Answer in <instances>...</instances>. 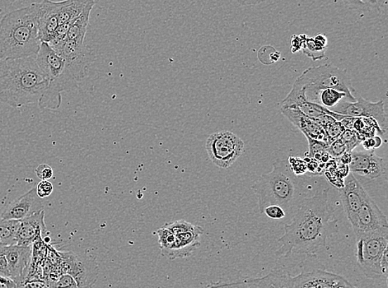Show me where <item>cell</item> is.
<instances>
[{
  "label": "cell",
  "instance_id": "obj_10",
  "mask_svg": "<svg viewBox=\"0 0 388 288\" xmlns=\"http://www.w3.org/2000/svg\"><path fill=\"white\" fill-rule=\"evenodd\" d=\"M355 96L356 101L351 102L341 100L337 105L330 110L333 113L347 115L349 118H367L376 120L383 132L387 130V119L384 108V101H368L361 95Z\"/></svg>",
  "mask_w": 388,
  "mask_h": 288
},
{
  "label": "cell",
  "instance_id": "obj_33",
  "mask_svg": "<svg viewBox=\"0 0 388 288\" xmlns=\"http://www.w3.org/2000/svg\"><path fill=\"white\" fill-rule=\"evenodd\" d=\"M309 151L306 153L307 158H314L316 155H322L326 151L327 144L324 142L314 140L310 137H306Z\"/></svg>",
  "mask_w": 388,
  "mask_h": 288
},
{
  "label": "cell",
  "instance_id": "obj_38",
  "mask_svg": "<svg viewBox=\"0 0 388 288\" xmlns=\"http://www.w3.org/2000/svg\"><path fill=\"white\" fill-rule=\"evenodd\" d=\"M35 173L37 178H39L41 180H49L51 178H53L54 174L53 168L46 164L37 166Z\"/></svg>",
  "mask_w": 388,
  "mask_h": 288
},
{
  "label": "cell",
  "instance_id": "obj_19",
  "mask_svg": "<svg viewBox=\"0 0 388 288\" xmlns=\"http://www.w3.org/2000/svg\"><path fill=\"white\" fill-rule=\"evenodd\" d=\"M36 62L41 70L49 78V82L58 78L64 72L67 64L65 59L48 43L41 42Z\"/></svg>",
  "mask_w": 388,
  "mask_h": 288
},
{
  "label": "cell",
  "instance_id": "obj_40",
  "mask_svg": "<svg viewBox=\"0 0 388 288\" xmlns=\"http://www.w3.org/2000/svg\"><path fill=\"white\" fill-rule=\"evenodd\" d=\"M307 35H293L292 39V52L293 54L298 53L302 51L303 44L305 43Z\"/></svg>",
  "mask_w": 388,
  "mask_h": 288
},
{
  "label": "cell",
  "instance_id": "obj_4",
  "mask_svg": "<svg viewBox=\"0 0 388 288\" xmlns=\"http://www.w3.org/2000/svg\"><path fill=\"white\" fill-rule=\"evenodd\" d=\"M40 3L15 9L0 20V60L21 58L39 53Z\"/></svg>",
  "mask_w": 388,
  "mask_h": 288
},
{
  "label": "cell",
  "instance_id": "obj_6",
  "mask_svg": "<svg viewBox=\"0 0 388 288\" xmlns=\"http://www.w3.org/2000/svg\"><path fill=\"white\" fill-rule=\"evenodd\" d=\"M358 265L370 280H387L388 227L355 237Z\"/></svg>",
  "mask_w": 388,
  "mask_h": 288
},
{
  "label": "cell",
  "instance_id": "obj_16",
  "mask_svg": "<svg viewBox=\"0 0 388 288\" xmlns=\"http://www.w3.org/2000/svg\"><path fill=\"white\" fill-rule=\"evenodd\" d=\"M41 210H44V204L34 187L9 204L2 213L1 218L22 220Z\"/></svg>",
  "mask_w": 388,
  "mask_h": 288
},
{
  "label": "cell",
  "instance_id": "obj_5",
  "mask_svg": "<svg viewBox=\"0 0 388 288\" xmlns=\"http://www.w3.org/2000/svg\"><path fill=\"white\" fill-rule=\"evenodd\" d=\"M241 287L338 288L354 287L346 278L321 269L303 272L296 277L274 271L263 277L240 281Z\"/></svg>",
  "mask_w": 388,
  "mask_h": 288
},
{
  "label": "cell",
  "instance_id": "obj_7",
  "mask_svg": "<svg viewBox=\"0 0 388 288\" xmlns=\"http://www.w3.org/2000/svg\"><path fill=\"white\" fill-rule=\"evenodd\" d=\"M296 81L306 87V99L310 101L316 102L318 92L329 87L345 92L348 101H356V92L354 89L347 70L335 67L332 63L308 68Z\"/></svg>",
  "mask_w": 388,
  "mask_h": 288
},
{
  "label": "cell",
  "instance_id": "obj_43",
  "mask_svg": "<svg viewBox=\"0 0 388 288\" xmlns=\"http://www.w3.org/2000/svg\"><path fill=\"white\" fill-rule=\"evenodd\" d=\"M15 287H18L17 283L11 277L0 274V288Z\"/></svg>",
  "mask_w": 388,
  "mask_h": 288
},
{
  "label": "cell",
  "instance_id": "obj_17",
  "mask_svg": "<svg viewBox=\"0 0 388 288\" xmlns=\"http://www.w3.org/2000/svg\"><path fill=\"white\" fill-rule=\"evenodd\" d=\"M46 232L45 212L41 210L20 220L15 244L23 246L34 245L35 242L43 239Z\"/></svg>",
  "mask_w": 388,
  "mask_h": 288
},
{
  "label": "cell",
  "instance_id": "obj_8",
  "mask_svg": "<svg viewBox=\"0 0 388 288\" xmlns=\"http://www.w3.org/2000/svg\"><path fill=\"white\" fill-rule=\"evenodd\" d=\"M205 147L214 165L219 168L228 169L241 156L245 142L231 132H221L210 134Z\"/></svg>",
  "mask_w": 388,
  "mask_h": 288
},
{
  "label": "cell",
  "instance_id": "obj_26",
  "mask_svg": "<svg viewBox=\"0 0 388 288\" xmlns=\"http://www.w3.org/2000/svg\"><path fill=\"white\" fill-rule=\"evenodd\" d=\"M158 236V243L161 246L162 256H166L168 252L174 245L176 235L167 229L165 226L160 227L157 232Z\"/></svg>",
  "mask_w": 388,
  "mask_h": 288
},
{
  "label": "cell",
  "instance_id": "obj_49",
  "mask_svg": "<svg viewBox=\"0 0 388 288\" xmlns=\"http://www.w3.org/2000/svg\"><path fill=\"white\" fill-rule=\"evenodd\" d=\"M4 246L1 244V243H0V249L3 248Z\"/></svg>",
  "mask_w": 388,
  "mask_h": 288
},
{
  "label": "cell",
  "instance_id": "obj_22",
  "mask_svg": "<svg viewBox=\"0 0 388 288\" xmlns=\"http://www.w3.org/2000/svg\"><path fill=\"white\" fill-rule=\"evenodd\" d=\"M98 2L99 0H88L86 6L79 15L75 18L71 27H70L67 35V39L85 41L89 23H90L91 13Z\"/></svg>",
  "mask_w": 388,
  "mask_h": 288
},
{
  "label": "cell",
  "instance_id": "obj_47",
  "mask_svg": "<svg viewBox=\"0 0 388 288\" xmlns=\"http://www.w3.org/2000/svg\"><path fill=\"white\" fill-rule=\"evenodd\" d=\"M336 170H337V173L340 176V177H342V178H345L346 176H347L350 172L349 168V165L341 163V162H339L337 168H336Z\"/></svg>",
  "mask_w": 388,
  "mask_h": 288
},
{
  "label": "cell",
  "instance_id": "obj_11",
  "mask_svg": "<svg viewBox=\"0 0 388 288\" xmlns=\"http://www.w3.org/2000/svg\"><path fill=\"white\" fill-rule=\"evenodd\" d=\"M60 257L63 260L62 273L71 274L78 287H91L95 284L99 274L95 257L91 255L79 256L71 252L62 253Z\"/></svg>",
  "mask_w": 388,
  "mask_h": 288
},
{
  "label": "cell",
  "instance_id": "obj_14",
  "mask_svg": "<svg viewBox=\"0 0 388 288\" xmlns=\"http://www.w3.org/2000/svg\"><path fill=\"white\" fill-rule=\"evenodd\" d=\"M3 250L8 264L9 277L17 283L18 287H21L27 280V273L32 256V245L15 244L6 246Z\"/></svg>",
  "mask_w": 388,
  "mask_h": 288
},
{
  "label": "cell",
  "instance_id": "obj_2",
  "mask_svg": "<svg viewBox=\"0 0 388 288\" xmlns=\"http://www.w3.org/2000/svg\"><path fill=\"white\" fill-rule=\"evenodd\" d=\"M276 154L273 170L261 175L252 185V189L258 199L261 213L266 206L277 204L286 212L287 218H292L308 197L309 179L293 173L287 153L278 150Z\"/></svg>",
  "mask_w": 388,
  "mask_h": 288
},
{
  "label": "cell",
  "instance_id": "obj_12",
  "mask_svg": "<svg viewBox=\"0 0 388 288\" xmlns=\"http://www.w3.org/2000/svg\"><path fill=\"white\" fill-rule=\"evenodd\" d=\"M350 224L355 237L388 227L387 216L368 194Z\"/></svg>",
  "mask_w": 388,
  "mask_h": 288
},
{
  "label": "cell",
  "instance_id": "obj_21",
  "mask_svg": "<svg viewBox=\"0 0 388 288\" xmlns=\"http://www.w3.org/2000/svg\"><path fill=\"white\" fill-rule=\"evenodd\" d=\"M280 111L290 122L305 134L306 137H310L314 139V140L324 142L327 144V137L324 129L318 125L314 120L302 113L300 110L282 108Z\"/></svg>",
  "mask_w": 388,
  "mask_h": 288
},
{
  "label": "cell",
  "instance_id": "obj_18",
  "mask_svg": "<svg viewBox=\"0 0 388 288\" xmlns=\"http://www.w3.org/2000/svg\"><path fill=\"white\" fill-rule=\"evenodd\" d=\"M60 1L44 0L40 3L39 20V38L41 42H49L54 38L59 26Z\"/></svg>",
  "mask_w": 388,
  "mask_h": 288
},
{
  "label": "cell",
  "instance_id": "obj_24",
  "mask_svg": "<svg viewBox=\"0 0 388 288\" xmlns=\"http://www.w3.org/2000/svg\"><path fill=\"white\" fill-rule=\"evenodd\" d=\"M343 99L348 101V96L345 92L329 87L318 92L316 102L330 109Z\"/></svg>",
  "mask_w": 388,
  "mask_h": 288
},
{
  "label": "cell",
  "instance_id": "obj_1",
  "mask_svg": "<svg viewBox=\"0 0 388 288\" xmlns=\"http://www.w3.org/2000/svg\"><path fill=\"white\" fill-rule=\"evenodd\" d=\"M329 189H325L314 196L307 197L292 218L285 225V234L278 240L282 244L276 252L279 257L305 254L316 256L325 247L327 240L339 233L337 218H334L335 208L329 201Z\"/></svg>",
  "mask_w": 388,
  "mask_h": 288
},
{
  "label": "cell",
  "instance_id": "obj_46",
  "mask_svg": "<svg viewBox=\"0 0 388 288\" xmlns=\"http://www.w3.org/2000/svg\"><path fill=\"white\" fill-rule=\"evenodd\" d=\"M367 7L380 8L387 4V0H361Z\"/></svg>",
  "mask_w": 388,
  "mask_h": 288
},
{
  "label": "cell",
  "instance_id": "obj_29",
  "mask_svg": "<svg viewBox=\"0 0 388 288\" xmlns=\"http://www.w3.org/2000/svg\"><path fill=\"white\" fill-rule=\"evenodd\" d=\"M280 58V54L278 51L271 46H265L261 48L259 52V59L261 63L269 65L277 63Z\"/></svg>",
  "mask_w": 388,
  "mask_h": 288
},
{
  "label": "cell",
  "instance_id": "obj_23",
  "mask_svg": "<svg viewBox=\"0 0 388 288\" xmlns=\"http://www.w3.org/2000/svg\"><path fill=\"white\" fill-rule=\"evenodd\" d=\"M88 0H63L60 1L59 25L72 21L79 15Z\"/></svg>",
  "mask_w": 388,
  "mask_h": 288
},
{
  "label": "cell",
  "instance_id": "obj_13",
  "mask_svg": "<svg viewBox=\"0 0 388 288\" xmlns=\"http://www.w3.org/2000/svg\"><path fill=\"white\" fill-rule=\"evenodd\" d=\"M352 160L349 164V171L369 180L382 177L386 174L387 165L383 158L368 151H351Z\"/></svg>",
  "mask_w": 388,
  "mask_h": 288
},
{
  "label": "cell",
  "instance_id": "obj_34",
  "mask_svg": "<svg viewBox=\"0 0 388 288\" xmlns=\"http://www.w3.org/2000/svg\"><path fill=\"white\" fill-rule=\"evenodd\" d=\"M164 226L167 227L168 230H171L173 234L176 235L194 229L195 225L185 220H177L175 222L167 223V224Z\"/></svg>",
  "mask_w": 388,
  "mask_h": 288
},
{
  "label": "cell",
  "instance_id": "obj_41",
  "mask_svg": "<svg viewBox=\"0 0 388 288\" xmlns=\"http://www.w3.org/2000/svg\"><path fill=\"white\" fill-rule=\"evenodd\" d=\"M3 248L0 249V274L9 277L8 264Z\"/></svg>",
  "mask_w": 388,
  "mask_h": 288
},
{
  "label": "cell",
  "instance_id": "obj_28",
  "mask_svg": "<svg viewBox=\"0 0 388 288\" xmlns=\"http://www.w3.org/2000/svg\"><path fill=\"white\" fill-rule=\"evenodd\" d=\"M340 138L344 143L349 152L353 151L354 149L357 147L364 140L361 134L354 129H344L343 133L341 134Z\"/></svg>",
  "mask_w": 388,
  "mask_h": 288
},
{
  "label": "cell",
  "instance_id": "obj_37",
  "mask_svg": "<svg viewBox=\"0 0 388 288\" xmlns=\"http://www.w3.org/2000/svg\"><path fill=\"white\" fill-rule=\"evenodd\" d=\"M37 194L41 199L50 196L53 192V185L48 180H41L36 187Z\"/></svg>",
  "mask_w": 388,
  "mask_h": 288
},
{
  "label": "cell",
  "instance_id": "obj_45",
  "mask_svg": "<svg viewBox=\"0 0 388 288\" xmlns=\"http://www.w3.org/2000/svg\"><path fill=\"white\" fill-rule=\"evenodd\" d=\"M315 44L320 47L321 49H326L327 46H328V39H327L325 35H318L315 37H313Z\"/></svg>",
  "mask_w": 388,
  "mask_h": 288
},
{
  "label": "cell",
  "instance_id": "obj_36",
  "mask_svg": "<svg viewBox=\"0 0 388 288\" xmlns=\"http://www.w3.org/2000/svg\"><path fill=\"white\" fill-rule=\"evenodd\" d=\"M53 287H78L77 282L75 280V278L69 273H63L60 275L58 280L56 281L53 285Z\"/></svg>",
  "mask_w": 388,
  "mask_h": 288
},
{
  "label": "cell",
  "instance_id": "obj_42",
  "mask_svg": "<svg viewBox=\"0 0 388 288\" xmlns=\"http://www.w3.org/2000/svg\"><path fill=\"white\" fill-rule=\"evenodd\" d=\"M343 2L349 8L354 9V11H362L364 8H367L361 0H343Z\"/></svg>",
  "mask_w": 388,
  "mask_h": 288
},
{
  "label": "cell",
  "instance_id": "obj_20",
  "mask_svg": "<svg viewBox=\"0 0 388 288\" xmlns=\"http://www.w3.org/2000/svg\"><path fill=\"white\" fill-rule=\"evenodd\" d=\"M203 234V227L195 225L193 230L176 234L174 245L165 257L170 260L190 257L200 245V239Z\"/></svg>",
  "mask_w": 388,
  "mask_h": 288
},
{
  "label": "cell",
  "instance_id": "obj_30",
  "mask_svg": "<svg viewBox=\"0 0 388 288\" xmlns=\"http://www.w3.org/2000/svg\"><path fill=\"white\" fill-rule=\"evenodd\" d=\"M344 127L341 122H336L330 124L328 127L324 128V131L327 137V145H330L332 142L340 137L341 134L344 131Z\"/></svg>",
  "mask_w": 388,
  "mask_h": 288
},
{
  "label": "cell",
  "instance_id": "obj_15",
  "mask_svg": "<svg viewBox=\"0 0 388 288\" xmlns=\"http://www.w3.org/2000/svg\"><path fill=\"white\" fill-rule=\"evenodd\" d=\"M338 189L346 216L349 221L351 222L359 208L361 207L368 193L351 172H349L344 178V187Z\"/></svg>",
  "mask_w": 388,
  "mask_h": 288
},
{
  "label": "cell",
  "instance_id": "obj_31",
  "mask_svg": "<svg viewBox=\"0 0 388 288\" xmlns=\"http://www.w3.org/2000/svg\"><path fill=\"white\" fill-rule=\"evenodd\" d=\"M288 163L293 173L297 176H302L308 172L306 161L302 158L289 156Z\"/></svg>",
  "mask_w": 388,
  "mask_h": 288
},
{
  "label": "cell",
  "instance_id": "obj_27",
  "mask_svg": "<svg viewBox=\"0 0 388 288\" xmlns=\"http://www.w3.org/2000/svg\"><path fill=\"white\" fill-rule=\"evenodd\" d=\"M302 52L310 58L313 61H319L326 58V49H321L315 44L313 37H306L305 43L303 44Z\"/></svg>",
  "mask_w": 388,
  "mask_h": 288
},
{
  "label": "cell",
  "instance_id": "obj_32",
  "mask_svg": "<svg viewBox=\"0 0 388 288\" xmlns=\"http://www.w3.org/2000/svg\"><path fill=\"white\" fill-rule=\"evenodd\" d=\"M326 151L331 158L337 160L341 156L344 155V153L348 151L347 148H346V146L344 145V143L340 137L336 139L335 141L327 146Z\"/></svg>",
  "mask_w": 388,
  "mask_h": 288
},
{
  "label": "cell",
  "instance_id": "obj_9",
  "mask_svg": "<svg viewBox=\"0 0 388 288\" xmlns=\"http://www.w3.org/2000/svg\"><path fill=\"white\" fill-rule=\"evenodd\" d=\"M54 50L65 59L70 72L78 82L87 76L89 67L96 60L93 51L85 41L67 39L60 47Z\"/></svg>",
  "mask_w": 388,
  "mask_h": 288
},
{
  "label": "cell",
  "instance_id": "obj_35",
  "mask_svg": "<svg viewBox=\"0 0 388 288\" xmlns=\"http://www.w3.org/2000/svg\"><path fill=\"white\" fill-rule=\"evenodd\" d=\"M261 213H264L266 217L275 220H280L287 218L286 212L277 204H270V206H266Z\"/></svg>",
  "mask_w": 388,
  "mask_h": 288
},
{
  "label": "cell",
  "instance_id": "obj_48",
  "mask_svg": "<svg viewBox=\"0 0 388 288\" xmlns=\"http://www.w3.org/2000/svg\"><path fill=\"white\" fill-rule=\"evenodd\" d=\"M236 1L242 6H254L265 2L266 0H236Z\"/></svg>",
  "mask_w": 388,
  "mask_h": 288
},
{
  "label": "cell",
  "instance_id": "obj_25",
  "mask_svg": "<svg viewBox=\"0 0 388 288\" xmlns=\"http://www.w3.org/2000/svg\"><path fill=\"white\" fill-rule=\"evenodd\" d=\"M20 225V220H0V243L6 247L15 244L16 234L18 227Z\"/></svg>",
  "mask_w": 388,
  "mask_h": 288
},
{
  "label": "cell",
  "instance_id": "obj_44",
  "mask_svg": "<svg viewBox=\"0 0 388 288\" xmlns=\"http://www.w3.org/2000/svg\"><path fill=\"white\" fill-rule=\"evenodd\" d=\"M21 287H30V288H41V287H48V282L43 280H30L26 281L22 283Z\"/></svg>",
  "mask_w": 388,
  "mask_h": 288
},
{
  "label": "cell",
  "instance_id": "obj_3",
  "mask_svg": "<svg viewBox=\"0 0 388 288\" xmlns=\"http://www.w3.org/2000/svg\"><path fill=\"white\" fill-rule=\"evenodd\" d=\"M48 84L36 56L0 60V104L15 108L39 104Z\"/></svg>",
  "mask_w": 388,
  "mask_h": 288
},
{
  "label": "cell",
  "instance_id": "obj_39",
  "mask_svg": "<svg viewBox=\"0 0 388 288\" xmlns=\"http://www.w3.org/2000/svg\"><path fill=\"white\" fill-rule=\"evenodd\" d=\"M363 142V146L367 151L374 150V149L378 148L382 145V139L380 137H373L364 139Z\"/></svg>",
  "mask_w": 388,
  "mask_h": 288
}]
</instances>
